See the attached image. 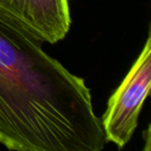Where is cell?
I'll list each match as a JSON object with an SVG mask.
<instances>
[{"mask_svg":"<svg viewBox=\"0 0 151 151\" xmlns=\"http://www.w3.org/2000/svg\"><path fill=\"white\" fill-rule=\"evenodd\" d=\"M42 42L0 15V144L16 151H101L90 89Z\"/></svg>","mask_w":151,"mask_h":151,"instance_id":"obj_1","label":"cell"},{"mask_svg":"<svg viewBox=\"0 0 151 151\" xmlns=\"http://www.w3.org/2000/svg\"><path fill=\"white\" fill-rule=\"evenodd\" d=\"M151 88V36L121 84L108 101L101 125L107 142L123 148L130 141L137 126L139 115Z\"/></svg>","mask_w":151,"mask_h":151,"instance_id":"obj_2","label":"cell"},{"mask_svg":"<svg viewBox=\"0 0 151 151\" xmlns=\"http://www.w3.org/2000/svg\"><path fill=\"white\" fill-rule=\"evenodd\" d=\"M0 15L49 44L63 40L71 23L68 0H0Z\"/></svg>","mask_w":151,"mask_h":151,"instance_id":"obj_3","label":"cell"}]
</instances>
